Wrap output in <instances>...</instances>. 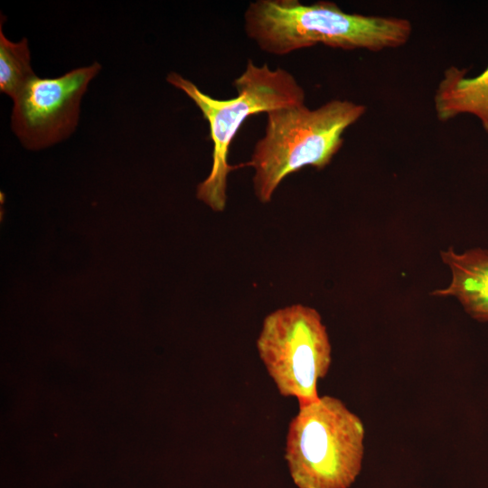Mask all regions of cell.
<instances>
[{"label":"cell","mask_w":488,"mask_h":488,"mask_svg":"<svg viewBox=\"0 0 488 488\" xmlns=\"http://www.w3.org/2000/svg\"><path fill=\"white\" fill-rule=\"evenodd\" d=\"M169 84L184 92L209 123L213 144L209 175L197 186V198L215 211L226 206L228 174L245 164L228 162L230 144L244 121L250 116L305 103V90L296 78L282 68L272 70L267 63L258 66L249 60L245 70L233 81L237 96L217 99L202 92L192 81L171 71Z\"/></svg>","instance_id":"obj_3"},{"label":"cell","mask_w":488,"mask_h":488,"mask_svg":"<svg viewBox=\"0 0 488 488\" xmlns=\"http://www.w3.org/2000/svg\"><path fill=\"white\" fill-rule=\"evenodd\" d=\"M246 34L270 54L324 44L342 50L380 52L405 45L412 24L393 16L349 14L331 1L257 0L244 13Z\"/></svg>","instance_id":"obj_1"},{"label":"cell","mask_w":488,"mask_h":488,"mask_svg":"<svg viewBox=\"0 0 488 488\" xmlns=\"http://www.w3.org/2000/svg\"><path fill=\"white\" fill-rule=\"evenodd\" d=\"M31 65L28 40L13 42L0 26V91L14 100L31 80L36 78Z\"/></svg>","instance_id":"obj_9"},{"label":"cell","mask_w":488,"mask_h":488,"mask_svg":"<svg viewBox=\"0 0 488 488\" xmlns=\"http://www.w3.org/2000/svg\"><path fill=\"white\" fill-rule=\"evenodd\" d=\"M100 70L95 61L56 78L37 76L29 82L13 100L11 113L12 131L26 149L49 147L75 131L81 99Z\"/></svg>","instance_id":"obj_6"},{"label":"cell","mask_w":488,"mask_h":488,"mask_svg":"<svg viewBox=\"0 0 488 488\" xmlns=\"http://www.w3.org/2000/svg\"><path fill=\"white\" fill-rule=\"evenodd\" d=\"M258 355L279 393L299 407L317 400V383L327 374L332 347L320 314L296 304L267 314L257 340Z\"/></svg>","instance_id":"obj_5"},{"label":"cell","mask_w":488,"mask_h":488,"mask_svg":"<svg viewBox=\"0 0 488 488\" xmlns=\"http://www.w3.org/2000/svg\"><path fill=\"white\" fill-rule=\"evenodd\" d=\"M361 419L339 399L323 396L291 420L286 459L298 488H349L364 453Z\"/></svg>","instance_id":"obj_4"},{"label":"cell","mask_w":488,"mask_h":488,"mask_svg":"<svg viewBox=\"0 0 488 488\" xmlns=\"http://www.w3.org/2000/svg\"><path fill=\"white\" fill-rule=\"evenodd\" d=\"M440 257L452 278L446 287L431 295L455 296L469 315L488 322V250L476 248L457 253L449 248L441 250Z\"/></svg>","instance_id":"obj_7"},{"label":"cell","mask_w":488,"mask_h":488,"mask_svg":"<svg viewBox=\"0 0 488 488\" xmlns=\"http://www.w3.org/2000/svg\"><path fill=\"white\" fill-rule=\"evenodd\" d=\"M365 111L362 104L334 99L315 109L303 103L267 112L265 134L246 164L255 171L258 200L270 202L281 182L305 166L328 165L343 144V132Z\"/></svg>","instance_id":"obj_2"},{"label":"cell","mask_w":488,"mask_h":488,"mask_svg":"<svg viewBox=\"0 0 488 488\" xmlns=\"http://www.w3.org/2000/svg\"><path fill=\"white\" fill-rule=\"evenodd\" d=\"M466 72L455 66L445 70L434 94L436 117L446 122L471 114L488 133V67L474 78H466Z\"/></svg>","instance_id":"obj_8"}]
</instances>
